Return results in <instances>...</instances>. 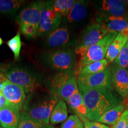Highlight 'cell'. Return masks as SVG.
I'll return each mask as SVG.
<instances>
[{
	"instance_id": "cell-1",
	"label": "cell",
	"mask_w": 128,
	"mask_h": 128,
	"mask_svg": "<svg viewBox=\"0 0 128 128\" xmlns=\"http://www.w3.org/2000/svg\"><path fill=\"white\" fill-rule=\"evenodd\" d=\"M80 92L87 110V119L93 122H97L102 115L124 101L115 90L108 88L86 90Z\"/></svg>"
},
{
	"instance_id": "cell-2",
	"label": "cell",
	"mask_w": 128,
	"mask_h": 128,
	"mask_svg": "<svg viewBox=\"0 0 128 128\" xmlns=\"http://www.w3.org/2000/svg\"><path fill=\"white\" fill-rule=\"evenodd\" d=\"M58 102V98L52 92L28 94L24 103L23 111L38 120L49 124L51 113Z\"/></svg>"
},
{
	"instance_id": "cell-3",
	"label": "cell",
	"mask_w": 128,
	"mask_h": 128,
	"mask_svg": "<svg viewBox=\"0 0 128 128\" xmlns=\"http://www.w3.org/2000/svg\"><path fill=\"white\" fill-rule=\"evenodd\" d=\"M76 72H60L53 76L50 81V92L64 101L69 99L78 90Z\"/></svg>"
},
{
	"instance_id": "cell-4",
	"label": "cell",
	"mask_w": 128,
	"mask_h": 128,
	"mask_svg": "<svg viewBox=\"0 0 128 128\" xmlns=\"http://www.w3.org/2000/svg\"><path fill=\"white\" fill-rule=\"evenodd\" d=\"M110 32L104 26L95 23L89 25L83 32L76 44L75 53L82 58L92 46L97 44Z\"/></svg>"
},
{
	"instance_id": "cell-5",
	"label": "cell",
	"mask_w": 128,
	"mask_h": 128,
	"mask_svg": "<svg viewBox=\"0 0 128 128\" xmlns=\"http://www.w3.org/2000/svg\"><path fill=\"white\" fill-rule=\"evenodd\" d=\"M118 33L110 31L97 44L92 46L84 56L80 60L76 66V74L80 69L93 62L104 59L110 44L116 38Z\"/></svg>"
},
{
	"instance_id": "cell-6",
	"label": "cell",
	"mask_w": 128,
	"mask_h": 128,
	"mask_svg": "<svg viewBox=\"0 0 128 128\" xmlns=\"http://www.w3.org/2000/svg\"><path fill=\"white\" fill-rule=\"evenodd\" d=\"M44 60L46 64L54 70L64 72H76V58L72 50L52 51L46 54Z\"/></svg>"
},
{
	"instance_id": "cell-7",
	"label": "cell",
	"mask_w": 128,
	"mask_h": 128,
	"mask_svg": "<svg viewBox=\"0 0 128 128\" xmlns=\"http://www.w3.org/2000/svg\"><path fill=\"white\" fill-rule=\"evenodd\" d=\"M77 83L79 91L97 88L114 90L112 82V74L109 66L101 72L78 75Z\"/></svg>"
},
{
	"instance_id": "cell-8",
	"label": "cell",
	"mask_w": 128,
	"mask_h": 128,
	"mask_svg": "<svg viewBox=\"0 0 128 128\" xmlns=\"http://www.w3.org/2000/svg\"><path fill=\"white\" fill-rule=\"evenodd\" d=\"M5 76L10 82L23 88L27 94L36 92L40 86L38 78L26 69L12 67L7 70Z\"/></svg>"
},
{
	"instance_id": "cell-9",
	"label": "cell",
	"mask_w": 128,
	"mask_h": 128,
	"mask_svg": "<svg viewBox=\"0 0 128 128\" xmlns=\"http://www.w3.org/2000/svg\"><path fill=\"white\" fill-rule=\"evenodd\" d=\"M62 16L57 13L52 7V1H44L41 12L38 36L56 29L61 23Z\"/></svg>"
},
{
	"instance_id": "cell-10",
	"label": "cell",
	"mask_w": 128,
	"mask_h": 128,
	"mask_svg": "<svg viewBox=\"0 0 128 128\" xmlns=\"http://www.w3.org/2000/svg\"><path fill=\"white\" fill-rule=\"evenodd\" d=\"M113 87L117 93L124 100H128V72L126 68L114 64L109 66Z\"/></svg>"
},
{
	"instance_id": "cell-11",
	"label": "cell",
	"mask_w": 128,
	"mask_h": 128,
	"mask_svg": "<svg viewBox=\"0 0 128 128\" xmlns=\"http://www.w3.org/2000/svg\"><path fill=\"white\" fill-rule=\"evenodd\" d=\"M2 93L8 105L21 111L26 98V92L23 88L7 80L4 83Z\"/></svg>"
},
{
	"instance_id": "cell-12",
	"label": "cell",
	"mask_w": 128,
	"mask_h": 128,
	"mask_svg": "<svg viewBox=\"0 0 128 128\" xmlns=\"http://www.w3.org/2000/svg\"><path fill=\"white\" fill-rule=\"evenodd\" d=\"M44 4V1H35L21 11L17 18L19 24H28L39 28L40 17Z\"/></svg>"
},
{
	"instance_id": "cell-13",
	"label": "cell",
	"mask_w": 128,
	"mask_h": 128,
	"mask_svg": "<svg viewBox=\"0 0 128 128\" xmlns=\"http://www.w3.org/2000/svg\"><path fill=\"white\" fill-rule=\"evenodd\" d=\"M96 22L104 26L110 31L122 33L128 37V16L114 17L100 14L97 16Z\"/></svg>"
},
{
	"instance_id": "cell-14",
	"label": "cell",
	"mask_w": 128,
	"mask_h": 128,
	"mask_svg": "<svg viewBox=\"0 0 128 128\" xmlns=\"http://www.w3.org/2000/svg\"><path fill=\"white\" fill-rule=\"evenodd\" d=\"M100 14L103 15L124 17L128 16V1L103 0L99 7Z\"/></svg>"
},
{
	"instance_id": "cell-15",
	"label": "cell",
	"mask_w": 128,
	"mask_h": 128,
	"mask_svg": "<svg viewBox=\"0 0 128 128\" xmlns=\"http://www.w3.org/2000/svg\"><path fill=\"white\" fill-rule=\"evenodd\" d=\"M20 111L7 104L0 109V123L2 128H17Z\"/></svg>"
},
{
	"instance_id": "cell-16",
	"label": "cell",
	"mask_w": 128,
	"mask_h": 128,
	"mask_svg": "<svg viewBox=\"0 0 128 128\" xmlns=\"http://www.w3.org/2000/svg\"><path fill=\"white\" fill-rule=\"evenodd\" d=\"M70 33L66 28H60L50 32L46 39V43L50 48L65 46L70 41Z\"/></svg>"
},
{
	"instance_id": "cell-17",
	"label": "cell",
	"mask_w": 128,
	"mask_h": 128,
	"mask_svg": "<svg viewBox=\"0 0 128 128\" xmlns=\"http://www.w3.org/2000/svg\"><path fill=\"white\" fill-rule=\"evenodd\" d=\"M128 41V37L122 33H118L110 44L105 59L109 64L113 63L119 55L122 49Z\"/></svg>"
},
{
	"instance_id": "cell-18",
	"label": "cell",
	"mask_w": 128,
	"mask_h": 128,
	"mask_svg": "<svg viewBox=\"0 0 128 128\" xmlns=\"http://www.w3.org/2000/svg\"><path fill=\"white\" fill-rule=\"evenodd\" d=\"M127 109L126 104L123 102L110 109L102 115L97 121L101 124L108 125H114L120 119L124 112Z\"/></svg>"
},
{
	"instance_id": "cell-19",
	"label": "cell",
	"mask_w": 128,
	"mask_h": 128,
	"mask_svg": "<svg viewBox=\"0 0 128 128\" xmlns=\"http://www.w3.org/2000/svg\"><path fill=\"white\" fill-rule=\"evenodd\" d=\"M88 2L84 0L76 1L71 12L67 16V20L70 23L78 22L86 18L87 15Z\"/></svg>"
},
{
	"instance_id": "cell-20",
	"label": "cell",
	"mask_w": 128,
	"mask_h": 128,
	"mask_svg": "<svg viewBox=\"0 0 128 128\" xmlns=\"http://www.w3.org/2000/svg\"><path fill=\"white\" fill-rule=\"evenodd\" d=\"M68 118V109L65 101L60 99L53 109L50 118V122L54 125L64 122Z\"/></svg>"
},
{
	"instance_id": "cell-21",
	"label": "cell",
	"mask_w": 128,
	"mask_h": 128,
	"mask_svg": "<svg viewBox=\"0 0 128 128\" xmlns=\"http://www.w3.org/2000/svg\"><path fill=\"white\" fill-rule=\"evenodd\" d=\"M67 102L71 109L77 114L76 115L87 118V110L85 105L82 94L80 92L79 90L73 94Z\"/></svg>"
},
{
	"instance_id": "cell-22",
	"label": "cell",
	"mask_w": 128,
	"mask_h": 128,
	"mask_svg": "<svg viewBox=\"0 0 128 128\" xmlns=\"http://www.w3.org/2000/svg\"><path fill=\"white\" fill-rule=\"evenodd\" d=\"M17 128H55L50 124L39 121L30 116L25 111L20 113V120Z\"/></svg>"
},
{
	"instance_id": "cell-23",
	"label": "cell",
	"mask_w": 128,
	"mask_h": 128,
	"mask_svg": "<svg viewBox=\"0 0 128 128\" xmlns=\"http://www.w3.org/2000/svg\"><path fill=\"white\" fill-rule=\"evenodd\" d=\"M26 2L23 0H0V13L12 15Z\"/></svg>"
},
{
	"instance_id": "cell-24",
	"label": "cell",
	"mask_w": 128,
	"mask_h": 128,
	"mask_svg": "<svg viewBox=\"0 0 128 128\" xmlns=\"http://www.w3.org/2000/svg\"><path fill=\"white\" fill-rule=\"evenodd\" d=\"M108 62L106 59L99 61L93 62L83 67L76 72V75L93 74L103 72L108 68Z\"/></svg>"
},
{
	"instance_id": "cell-25",
	"label": "cell",
	"mask_w": 128,
	"mask_h": 128,
	"mask_svg": "<svg viewBox=\"0 0 128 128\" xmlns=\"http://www.w3.org/2000/svg\"><path fill=\"white\" fill-rule=\"evenodd\" d=\"M76 1V0H55L52 1V7L57 13L67 17Z\"/></svg>"
},
{
	"instance_id": "cell-26",
	"label": "cell",
	"mask_w": 128,
	"mask_h": 128,
	"mask_svg": "<svg viewBox=\"0 0 128 128\" xmlns=\"http://www.w3.org/2000/svg\"><path fill=\"white\" fill-rule=\"evenodd\" d=\"M7 44L10 49L13 53L15 60H18L20 57L21 49L22 47V42L20 32H18L13 38L8 40L7 42Z\"/></svg>"
},
{
	"instance_id": "cell-27",
	"label": "cell",
	"mask_w": 128,
	"mask_h": 128,
	"mask_svg": "<svg viewBox=\"0 0 128 128\" xmlns=\"http://www.w3.org/2000/svg\"><path fill=\"white\" fill-rule=\"evenodd\" d=\"M61 128H84V124L78 115H71L61 125Z\"/></svg>"
},
{
	"instance_id": "cell-28",
	"label": "cell",
	"mask_w": 128,
	"mask_h": 128,
	"mask_svg": "<svg viewBox=\"0 0 128 128\" xmlns=\"http://www.w3.org/2000/svg\"><path fill=\"white\" fill-rule=\"evenodd\" d=\"M113 63L126 69L128 66V41Z\"/></svg>"
},
{
	"instance_id": "cell-29",
	"label": "cell",
	"mask_w": 128,
	"mask_h": 128,
	"mask_svg": "<svg viewBox=\"0 0 128 128\" xmlns=\"http://www.w3.org/2000/svg\"><path fill=\"white\" fill-rule=\"evenodd\" d=\"M20 26L21 32L27 38H33L38 36L39 28L36 27L28 24H22Z\"/></svg>"
},
{
	"instance_id": "cell-30",
	"label": "cell",
	"mask_w": 128,
	"mask_h": 128,
	"mask_svg": "<svg viewBox=\"0 0 128 128\" xmlns=\"http://www.w3.org/2000/svg\"><path fill=\"white\" fill-rule=\"evenodd\" d=\"M80 118L83 122L84 128H110L106 124H101L98 122H93L88 120L84 117L80 116Z\"/></svg>"
},
{
	"instance_id": "cell-31",
	"label": "cell",
	"mask_w": 128,
	"mask_h": 128,
	"mask_svg": "<svg viewBox=\"0 0 128 128\" xmlns=\"http://www.w3.org/2000/svg\"><path fill=\"white\" fill-rule=\"evenodd\" d=\"M111 128H128V108L124 112L118 122Z\"/></svg>"
},
{
	"instance_id": "cell-32",
	"label": "cell",
	"mask_w": 128,
	"mask_h": 128,
	"mask_svg": "<svg viewBox=\"0 0 128 128\" xmlns=\"http://www.w3.org/2000/svg\"><path fill=\"white\" fill-rule=\"evenodd\" d=\"M7 104V101L2 92H0V109Z\"/></svg>"
},
{
	"instance_id": "cell-33",
	"label": "cell",
	"mask_w": 128,
	"mask_h": 128,
	"mask_svg": "<svg viewBox=\"0 0 128 128\" xmlns=\"http://www.w3.org/2000/svg\"><path fill=\"white\" fill-rule=\"evenodd\" d=\"M7 80V78H6V76H4V75H2V76L0 77V92H2L4 83Z\"/></svg>"
},
{
	"instance_id": "cell-34",
	"label": "cell",
	"mask_w": 128,
	"mask_h": 128,
	"mask_svg": "<svg viewBox=\"0 0 128 128\" xmlns=\"http://www.w3.org/2000/svg\"><path fill=\"white\" fill-rule=\"evenodd\" d=\"M4 43V41H3V40L2 39V38L0 37V46L2 45V44Z\"/></svg>"
},
{
	"instance_id": "cell-35",
	"label": "cell",
	"mask_w": 128,
	"mask_h": 128,
	"mask_svg": "<svg viewBox=\"0 0 128 128\" xmlns=\"http://www.w3.org/2000/svg\"><path fill=\"white\" fill-rule=\"evenodd\" d=\"M2 75H3V74H2L0 73V77H1V76H2Z\"/></svg>"
},
{
	"instance_id": "cell-36",
	"label": "cell",
	"mask_w": 128,
	"mask_h": 128,
	"mask_svg": "<svg viewBox=\"0 0 128 128\" xmlns=\"http://www.w3.org/2000/svg\"><path fill=\"white\" fill-rule=\"evenodd\" d=\"M1 123H0V128H1Z\"/></svg>"
},
{
	"instance_id": "cell-37",
	"label": "cell",
	"mask_w": 128,
	"mask_h": 128,
	"mask_svg": "<svg viewBox=\"0 0 128 128\" xmlns=\"http://www.w3.org/2000/svg\"><path fill=\"white\" fill-rule=\"evenodd\" d=\"M127 71H128V70H127Z\"/></svg>"
},
{
	"instance_id": "cell-38",
	"label": "cell",
	"mask_w": 128,
	"mask_h": 128,
	"mask_svg": "<svg viewBox=\"0 0 128 128\" xmlns=\"http://www.w3.org/2000/svg\"><path fill=\"white\" fill-rule=\"evenodd\" d=\"M1 128H2V127H1Z\"/></svg>"
}]
</instances>
